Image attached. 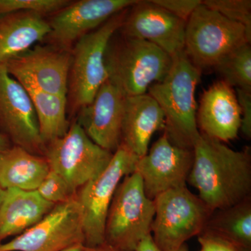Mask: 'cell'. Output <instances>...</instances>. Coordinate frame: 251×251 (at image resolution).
Returning a JSON list of instances; mask_svg holds the SVG:
<instances>
[{
	"label": "cell",
	"instance_id": "1",
	"mask_svg": "<svg viewBox=\"0 0 251 251\" xmlns=\"http://www.w3.org/2000/svg\"><path fill=\"white\" fill-rule=\"evenodd\" d=\"M187 182L211 211L233 206L251 196V152L236 151L200 133L193 145Z\"/></svg>",
	"mask_w": 251,
	"mask_h": 251
},
{
	"label": "cell",
	"instance_id": "13",
	"mask_svg": "<svg viewBox=\"0 0 251 251\" xmlns=\"http://www.w3.org/2000/svg\"><path fill=\"white\" fill-rule=\"evenodd\" d=\"M193 163V150L173 145L163 133L138 158L134 172L141 178L145 194L153 201L161 193L186 186Z\"/></svg>",
	"mask_w": 251,
	"mask_h": 251
},
{
	"label": "cell",
	"instance_id": "4",
	"mask_svg": "<svg viewBox=\"0 0 251 251\" xmlns=\"http://www.w3.org/2000/svg\"><path fill=\"white\" fill-rule=\"evenodd\" d=\"M155 204L145 194L140 175H126L117 187L105 226V243L121 251H135L151 234Z\"/></svg>",
	"mask_w": 251,
	"mask_h": 251
},
{
	"label": "cell",
	"instance_id": "19",
	"mask_svg": "<svg viewBox=\"0 0 251 251\" xmlns=\"http://www.w3.org/2000/svg\"><path fill=\"white\" fill-rule=\"evenodd\" d=\"M54 205L41 197L36 190L6 189L0 205V244L35 226Z\"/></svg>",
	"mask_w": 251,
	"mask_h": 251
},
{
	"label": "cell",
	"instance_id": "23",
	"mask_svg": "<svg viewBox=\"0 0 251 251\" xmlns=\"http://www.w3.org/2000/svg\"><path fill=\"white\" fill-rule=\"evenodd\" d=\"M204 229L219 234L243 251H251V196L213 211Z\"/></svg>",
	"mask_w": 251,
	"mask_h": 251
},
{
	"label": "cell",
	"instance_id": "31",
	"mask_svg": "<svg viewBox=\"0 0 251 251\" xmlns=\"http://www.w3.org/2000/svg\"><path fill=\"white\" fill-rule=\"evenodd\" d=\"M135 251H162L159 248L157 247L155 242H153L151 234L145 238L139 245L138 246Z\"/></svg>",
	"mask_w": 251,
	"mask_h": 251
},
{
	"label": "cell",
	"instance_id": "2",
	"mask_svg": "<svg viewBox=\"0 0 251 251\" xmlns=\"http://www.w3.org/2000/svg\"><path fill=\"white\" fill-rule=\"evenodd\" d=\"M202 73L182 52L173 58L166 78L148 90L164 114L163 134L179 148L193 150L200 135L196 90Z\"/></svg>",
	"mask_w": 251,
	"mask_h": 251
},
{
	"label": "cell",
	"instance_id": "17",
	"mask_svg": "<svg viewBox=\"0 0 251 251\" xmlns=\"http://www.w3.org/2000/svg\"><path fill=\"white\" fill-rule=\"evenodd\" d=\"M200 133L222 142L236 139L241 127V110L235 90L219 80L203 92L197 110Z\"/></svg>",
	"mask_w": 251,
	"mask_h": 251
},
{
	"label": "cell",
	"instance_id": "7",
	"mask_svg": "<svg viewBox=\"0 0 251 251\" xmlns=\"http://www.w3.org/2000/svg\"><path fill=\"white\" fill-rule=\"evenodd\" d=\"M151 237L162 251H175L205 228L213 211L186 186L157 196Z\"/></svg>",
	"mask_w": 251,
	"mask_h": 251
},
{
	"label": "cell",
	"instance_id": "34",
	"mask_svg": "<svg viewBox=\"0 0 251 251\" xmlns=\"http://www.w3.org/2000/svg\"><path fill=\"white\" fill-rule=\"evenodd\" d=\"M84 249H85V246L83 244H77L61 251H84Z\"/></svg>",
	"mask_w": 251,
	"mask_h": 251
},
{
	"label": "cell",
	"instance_id": "29",
	"mask_svg": "<svg viewBox=\"0 0 251 251\" xmlns=\"http://www.w3.org/2000/svg\"><path fill=\"white\" fill-rule=\"evenodd\" d=\"M202 251H243L233 243L208 229L197 236Z\"/></svg>",
	"mask_w": 251,
	"mask_h": 251
},
{
	"label": "cell",
	"instance_id": "20",
	"mask_svg": "<svg viewBox=\"0 0 251 251\" xmlns=\"http://www.w3.org/2000/svg\"><path fill=\"white\" fill-rule=\"evenodd\" d=\"M50 31L44 16L16 12L0 16V64L26 52Z\"/></svg>",
	"mask_w": 251,
	"mask_h": 251
},
{
	"label": "cell",
	"instance_id": "16",
	"mask_svg": "<svg viewBox=\"0 0 251 251\" xmlns=\"http://www.w3.org/2000/svg\"><path fill=\"white\" fill-rule=\"evenodd\" d=\"M125 97L108 79L89 105L80 110L77 123L94 143L115 153L121 145Z\"/></svg>",
	"mask_w": 251,
	"mask_h": 251
},
{
	"label": "cell",
	"instance_id": "35",
	"mask_svg": "<svg viewBox=\"0 0 251 251\" xmlns=\"http://www.w3.org/2000/svg\"><path fill=\"white\" fill-rule=\"evenodd\" d=\"M5 191H6V189H4L0 186V205H1V202H2L3 198H4Z\"/></svg>",
	"mask_w": 251,
	"mask_h": 251
},
{
	"label": "cell",
	"instance_id": "9",
	"mask_svg": "<svg viewBox=\"0 0 251 251\" xmlns=\"http://www.w3.org/2000/svg\"><path fill=\"white\" fill-rule=\"evenodd\" d=\"M112 156L113 153L94 143L77 122L69 126L65 135L46 145L44 152L50 169L76 192L101 174Z\"/></svg>",
	"mask_w": 251,
	"mask_h": 251
},
{
	"label": "cell",
	"instance_id": "11",
	"mask_svg": "<svg viewBox=\"0 0 251 251\" xmlns=\"http://www.w3.org/2000/svg\"><path fill=\"white\" fill-rule=\"evenodd\" d=\"M0 133L11 145L44 156L34 105L27 90L0 64Z\"/></svg>",
	"mask_w": 251,
	"mask_h": 251
},
{
	"label": "cell",
	"instance_id": "5",
	"mask_svg": "<svg viewBox=\"0 0 251 251\" xmlns=\"http://www.w3.org/2000/svg\"><path fill=\"white\" fill-rule=\"evenodd\" d=\"M128 9L82 36L72 49L67 100L73 108L80 110L89 105L100 86L108 80L105 52L110 39L121 27Z\"/></svg>",
	"mask_w": 251,
	"mask_h": 251
},
{
	"label": "cell",
	"instance_id": "15",
	"mask_svg": "<svg viewBox=\"0 0 251 251\" xmlns=\"http://www.w3.org/2000/svg\"><path fill=\"white\" fill-rule=\"evenodd\" d=\"M186 26V21L151 0H138L128 9L119 31L122 35L151 43L174 58L184 52Z\"/></svg>",
	"mask_w": 251,
	"mask_h": 251
},
{
	"label": "cell",
	"instance_id": "30",
	"mask_svg": "<svg viewBox=\"0 0 251 251\" xmlns=\"http://www.w3.org/2000/svg\"><path fill=\"white\" fill-rule=\"evenodd\" d=\"M236 96L241 110V127L244 137L251 138V92L236 89Z\"/></svg>",
	"mask_w": 251,
	"mask_h": 251
},
{
	"label": "cell",
	"instance_id": "36",
	"mask_svg": "<svg viewBox=\"0 0 251 251\" xmlns=\"http://www.w3.org/2000/svg\"><path fill=\"white\" fill-rule=\"evenodd\" d=\"M175 251H188L187 246L186 245V244H184V245L182 246V247H180L179 249H177V250ZM200 251H202V250H201Z\"/></svg>",
	"mask_w": 251,
	"mask_h": 251
},
{
	"label": "cell",
	"instance_id": "21",
	"mask_svg": "<svg viewBox=\"0 0 251 251\" xmlns=\"http://www.w3.org/2000/svg\"><path fill=\"white\" fill-rule=\"evenodd\" d=\"M50 170L45 157L20 147L0 151V186L4 189L37 190Z\"/></svg>",
	"mask_w": 251,
	"mask_h": 251
},
{
	"label": "cell",
	"instance_id": "24",
	"mask_svg": "<svg viewBox=\"0 0 251 251\" xmlns=\"http://www.w3.org/2000/svg\"><path fill=\"white\" fill-rule=\"evenodd\" d=\"M214 69L231 87L251 92V44L231 51Z\"/></svg>",
	"mask_w": 251,
	"mask_h": 251
},
{
	"label": "cell",
	"instance_id": "8",
	"mask_svg": "<svg viewBox=\"0 0 251 251\" xmlns=\"http://www.w3.org/2000/svg\"><path fill=\"white\" fill-rule=\"evenodd\" d=\"M138 158L120 145L103 173L77 190L85 247H95L105 243V221L114 195L122 180L135 171Z\"/></svg>",
	"mask_w": 251,
	"mask_h": 251
},
{
	"label": "cell",
	"instance_id": "33",
	"mask_svg": "<svg viewBox=\"0 0 251 251\" xmlns=\"http://www.w3.org/2000/svg\"><path fill=\"white\" fill-rule=\"evenodd\" d=\"M11 146V145L9 143V140L6 139L4 135L0 133V151L4 150L5 149L9 148Z\"/></svg>",
	"mask_w": 251,
	"mask_h": 251
},
{
	"label": "cell",
	"instance_id": "10",
	"mask_svg": "<svg viewBox=\"0 0 251 251\" xmlns=\"http://www.w3.org/2000/svg\"><path fill=\"white\" fill-rule=\"evenodd\" d=\"M82 221V209L75 195L67 202L55 204L31 228L0 244V251H61L84 244Z\"/></svg>",
	"mask_w": 251,
	"mask_h": 251
},
{
	"label": "cell",
	"instance_id": "6",
	"mask_svg": "<svg viewBox=\"0 0 251 251\" xmlns=\"http://www.w3.org/2000/svg\"><path fill=\"white\" fill-rule=\"evenodd\" d=\"M251 35L242 25L200 5L186 22L184 52L201 72L214 69L225 56L251 44Z\"/></svg>",
	"mask_w": 251,
	"mask_h": 251
},
{
	"label": "cell",
	"instance_id": "12",
	"mask_svg": "<svg viewBox=\"0 0 251 251\" xmlns=\"http://www.w3.org/2000/svg\"><path fill=\"white\" fill-rule=\"evenodd\" d=\"M72 50L52 45L33 46L5 63L6 70L23 86L67 97Z\"/></svg>",
	"mask_w": 251,
	"mask_h": 251
},
{
	"label": "cell",
	"instance_id": "27",
	"mask_svg": "<svg viewBox=\"0 0 251 251\" xmlns=\"http://www.w3.org/2000/svg\"><path fill=\"white\" fill-rule=\"evenodd\" d=\"M36 191L44 200L54 204L67 202L76 195L64 178L51 170Z\"/></svg>",
	"mask_w": 251,
	"mask_h": 251
},
{
	"label": "cell",
	"instance_id": "28",
	"mask_svg": "<svg viewBox=\"0 0 251 251\" xmlns=\"http://www.w3.org/2000/svg\"><path fill=\"white\" fill-rule=\"evenodd\" d=\"M151 1L186 22L195 10L202 4L201 0H151Z\"/></svg>",
	"mask_w": 251,
	"mask_h": 251
},
{
	"label": "cell",
	"instance_id": "14",
	"mask_svg": "<svg viewBox=\"0 0 251 251\" xmlns=\"http://www.w3.org/2000/svg\"><path fill=\"white\" fill-rule=\"evenodd\" d=\"M138 0H80L53 14L46 36L50 45L72 50L82 36L95 30L110 18L134 5Z\"/></svg>",
	"mask_w": 251,
	"mask_h": 251
},
{
	"label": "cell",
	"instance_id": "32",
	"mask_svg": "<svg viewBox=\"0 0 251 251\" xmlns=\"http://www.w3.org/2000/svg\"><path fill=\"white\" fill-rule=\"evenodd\" d=\"M84 251H121L117 250V249H115L111 247V246L108 245L106 243H104V244H101V245L97 246V247H85V249H84Z\"/></svg>",
	"mask_w": 251,
	"mask_h": 251
},
{
	"label": "cell",
	"instance_id": "18",
	"mask_svg": "<svg viewBox=\"0 0 251 251\" xmlns=\"http://www.w3.org/2000/svg\"><path fill=\"white\" fill-rule=\"evenodd\" d=\"M164 126V114L150 94L125 97L121 145L130 152L145 156L153 135Z\"/></svg>",
	"mask_w": 251,
	"mask_h": 251
},
{
	"label": "cell",
	"instance_id": "3",
	"mask_svg": "<svg viewBox=\"0 0 251 251\" xmlns=\"http://www.w3.org/2000/svg\"><path fill=\"white\" fill-rule=\"evenodd\" d=\"M105 62L109 80L127 97L147 94L151 85L164 80L173 58L151 43L121 34L110 39Z\"/></svg>",
	"mask_w": 251,
	"mask_h": 251
},
{
	"label": "cell",
	"instance_id": "26",
	"mask_svg": "<svg viewBox=\"0 0 251 251\" xmlns=\"http://www.w3.org/2000/svg\"><path fill=\"white\" fill-rule=\"evenodd\" d=\"M202 4L227 19L242 25L251 35V0H204Z\"/></svg>",
	"mask_w": 251,
	"mask_h": 251
},
{
	"label": "cell",
	"instance_id": "22",
	"mask_svg": "<svg viewBox=\"0 0 251 251\" xmlns=\"http://www.w3.org/2000/svg\"><path fill=\"white\" fill-rule=\"evenodd\" d=\"M23 87L34 105L39 133L45 146L65 135L70 126L67 119V97L48 93L33 86Z\"/></svg>",
	"mask_w": 251,
	"mask_h": 251
},
{
	"label": "cell",
	"instance_id": "25",
	"mask_svg": "<svg viewBox=\"0 0 251 251\" xmlns=\"http://www.w3.org/2000/svg\"><path fill=\"white\" fill-rule=\"evenodd\" d=\"M72 3L68 0H0V16L16 12L54 14Z\"/></svg>",
	"mask_w": 251,
	"mask_h": 251
}]
</instances>
